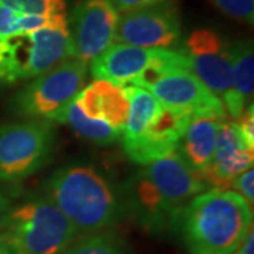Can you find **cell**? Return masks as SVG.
Listing matches in <instances>:
<instances>
[{"mask_svg": "<svg viewBox=\"0 0 254 254\" xmlns=\"http://www.w3.org/2000/svg\"><path fill=\"white\" fill-rule=\"evenodd\" d=\"M208 190L182 160L178 150L131 175L120 190L123 208L148 230L180 225L182 212L196 195Z\"/></svg>", "mask_w": 254, "mask_h": 254, "instance_id": "1", "label": "cell"}, {"mask_svg": "<svg viewBox=\"0 0 254 254\" xmlns=\"http://www.w3.org/2000/svg\"><path fill=\"white\" fill-rule=\"evenodd\" d=\"M180 227L193 254H233L253 230L252 203L235 190L210 188L190 200Z\"/></svg>", "mask_w": 254, "mask_h": 254, "instance_id": "2", "label": "cell"}, {"mask_svg": "<svg viewBox=\"0 0 254 254\" xmlns=\"http://www.w3.org/2000/svg\"><path fill=\"white\" fill-rule=\"evenodd\" d=\"M46 190L78 232H102L115 225L125 210L120 190L92 165H65L50 177Z\"/></svg>", "mask_w": 254, "mask_h": 254, "instance_id": "3", "label": "cell"}, {"mask_svg": "<svg viewBox=\"0 0 254 254\" xmlns=\"http://www.w3.org/2000/svg\"><path fill=\"white\" fill-rule=\"evenodd\" d=\"M123 88L130 103L122 134L127 157L145 165L177 150L192 118L161 105L141 86L128 83Z\"/></svg>", "mask_w": 254, "mask_h": 254, "instance_id": "4", "label": "cell"}, {"mask_svg": "<svg viewBox=\"0 0 254 254\" xmlns=\"http://www.w3.org/2000/svg\"><path fill=\"white\" fill-rule=\"evenodd\" d=\"M78 230L48 196L10 210L1 223L0 254H63Z\"/></svg>", "mask_w": 254, "mask_h": 254, "instance_id": "5", "label": "cell"}, {"mask_svg": "<svg viewBox=\"0 0 254 254\" xmlns=\"http://www.w3.org/2000/svg\"><path fill=\"white\" fill-rule=\"evenodd\" d=\"M131 85L144 88L161 105L192 119H227L220 100L190 71L180 50H163L158 60Z\"/></svg>", "mask_w": 254, "mask_h": 254, "instance_id": "6", "label": "cell"}, {"mask_svg": "<svg viewBox=\"0 0 254 254\" xmlns=\"http://www.w3.org/2000/svg\"><path fill=\"white\" fill-rule=\"evenodd\" d=\"M66 60L73 53L65 14L40 30L0 40V82L37 78Z\"/></svg>", "mask_w": 254, "mask_h": 254, "instance_id": "7", "label": "cell"}, {"mask_svg": "<svg viewBox=\"0 0 254 254\" xmlns=\"http://www.w3.org/2000/svg\"><path fill=\"white\" fill-rule=\"evenodd\" d=\"M55 144L54 122L33 119L0 126V180L18 181L48 164Z\"/></svg>", "mask_w": 254, "mask_h": 254, "instance_id": "8", "label": "cell"}, {"mask_svg": "<svg viewBox=\"0 0 254 254\" xmlns=\"http://www.w3.org/2000/svg\"><path fill=\"white\" fill-rule=\"evenodd\" d=\"M89 65L66 60L37 76L14 99L18 115L31 119L54 120L55 116L81 92Z\"/></svg>", "mask_w": 254, "mask_h": 254, "instance_id": "9", "label": "cell"}, {"mask_svg": "<svg viewBox=\"0 0 254 254\" xmlns=\"http://www.w3.org/2000/svg\"><path fill=\"white\" fill-rule=\"evenodd\" d=\"M180 51L188 60L190 71L220 100L226 112L233 96L232 41L210 28H199L190 33Z\"/></svg>", "mask_w": 254, "mask_h": 254, "instance_id": "10", "label": "cell"}, {"mask_svg": "<svg viewBox=\"0 0 254 254\" xmlns=\"http://www.w3.org/2000/svg\"><path fill=\"white\" fill-rule=\"evenodd\" d=\"M180 37L181 18L168 1L119 14L113 43L140 48L171 50L178 44Z\"/></svg>", "mask_w": 254, "mask_h": 254, "instance_id": "11", "label": "cell"}, {"mask_svg": "<svg viewBox=\"0 0 254 254\" xmlns=\"http://www.w3.org/2000/svg\"><path fill=\"white\" fill-rule=\"evenodd\" d=\"M119 13L110 0H82L68 20L73 60L89 64L113 44Z\"/></svg>", "mask_w": 254, "mask_h": 254, "instance_id": "12", "label": "cell"}, {"mask_svg": "<svg viewBox=\"0 0 254 254\" xmlns=\"http://www.w3.org/2000/svg\"><path fill=\"white\" fill-rule=\"evenodd\" d=\"M253 161L254 148L246 144L235 122L225 119L219 126L210 163L195 175L208 188L230 190L232 180L253 168Z\"/></svg>", "mask_w": 254, "mask_h": 254, "instance_id": "13", "label": "cell"}, {"mask_svg": "<svg viewBox=\"0 0 254 254\" xmlns=\"http://www.w3.org/2000/svg\"><path fill=\"white\" fill-rule=\"evenodd\" d=\"M165 48H140L113 43L91 63V72L98 81L125 86L134 82L158 60Z\"/></svg>", "mask_w": 254, "mask_h": 254, "instance_id": "14", "label": "cell"}, {"mask_svg": "<svg viewBox=\"0 0 254 254\" xmlns=\"http://www.w3.org/2000/svg\"><path fill=\"white\" fill-rule=\"evenodd\" d=\"M85 116L102 120L123 134L128 118V98L123 86L108 81H95L75 96Z\"/></svg>", "mask_w": 254, "mask_h": 254, "instance_id": "15", "label": "cell"}, {"mask_svg": "<svg viewBox=\"0 0 254 254\" xmlns=\"http://www.w3.org/2000/svg\"><path fill=\"white\" fill-rule=\"evenodd\" d=\"M222 118L192 119L177 147L182 160L193 174L205 170L213 157L215 143Z\"/></svg>", "mask_w": 254, "mask_h": 254, "instance_id": "16", "label": "cell"}, {"mask_svg": "<svg viewBox=\"0 0 254 254\" xmlns=\"http://www.w3.org/2000/svg\"><path fill=\"white\" fill-rule=\"evenodd\" d=\"M233 55V96L226 108V118L236 120L253 103L254 53L250 41H232Z\"/></svg>", "mask_w": 254, "mask_h": 254, "instance_id": "17", "label": "cell"}, {"mask_svg": "<svg viewBox=\"0 0 254 254\" xmlns=\"http://www.w3.org/2000/svg\"><path fill=\"white\" fill-rule=\"evenodd\" d=\"M53 122L68 125L78 136L96 145H109L122 138V133L108 123L85 116L75 98L55 116Z\"/></svg>", "mask_w": 254, "mask_h": 254, "instance_id": "18", "label": "cell"}, {"mask_svg": "<svg viewBox=\"0 0 254 254\" xmlns=\"http://www.w3.org/2000/svg\"><path fill=\"white\" fill-rule=\"evenodd\" d=\"M63 254H133L126 243L112 232H96L75 239Z\"/></svg>", "mask_w": 254, "mask_h": 254, "instance_id": "19", "label": "cell"}, {"mask_svg": "<svg viewBox=\"0 0 254 254\" xmlns=\"http://www.w3.org/2000/svg\"><path fill=\"white\" fill-rule=\"evenodd\" d=\"M57 17L48 18L43 16L20 14L14 10L0 6V40L18 34V33H31V31L40 30L51 24Z\"/></svg>", "mask_w": 254, "mask_h": 254, "instance_id": "20", "label": "cell"}, {"mask_svg": "<svg viewBox=\"0 0 254 254\" xmlns=\"http://www.w3.org/2000/svg\"><path fill=\"white\" fill-rule=\"evenodd\" d=\"M0 6L28 16L51 18L66 14L65 0H0Z\"/></svg>", "mask_w": 254, "mask_h": 254, "instance_id": "21", "label": "cell"}, {"mask_svg": "<svg viewBox=\"0 0 254 254\" xmlns=\"http://www.w3.org/2000/svg\"><path fill=\"white\" fill-rule=\"evenodd\" d=\"M212 3L229 17L253 24L254 0H212Z\"/></svg>", "mask_w": 254, "mask_h": 254, "instance_id": "22", "label": "cell"}, {"mask_svg": "<svg viewBox=\"0 0 254 254\" xmlns=\"http://www.w3.org/2000/svg\"><path fill=\"white\" fill-rule=\"evenodd\" d=\"M254 170L250 168L240 175H237L236 178H233L230 182V190H235L236 193L242 195L249 203L253 205L254 200Z\"/></svg>", "mask_w": 254, "mask_h": 254, "instance_id": "23", "label": "cell"}, {"mask_svg": "<svg viewBox=\"0 0 254 254\" xmlns=\"http://www.w3.org/2000/svg\"><path fill=\"white\" fill-rule=\"evenodd\" d=\"M242 138L249 147L254 148V109L253 103L247 106V109L240 115V118L233 120Z\"/></svg>", "mask_w": 254, "mask_h": 254, "instance_id": "24", "label": "cell"}, {"mask_svg": "<svg viewBox=\"0 0 254 254\" xmlns=\"http://www.w3.org/2000/svg\"><path fill=\"white\" fill-rule=\"evenodd\" d=\"M112 4L115 6V9L118 10L119 14H123L127 11H133V10L144 9V7H151L157 4H163L168 3L170 0H110Z\"/></svg>", "mask_w": 254, "mask_h": 254, "instance_id": "25", "label": "cell"}, {"mask_svg": "<svg viewBox=\"0 0 254 254\" xmlns=\"http://www.w3.org/2000/svg\"><path fill=\"white\" fill-rule=\"evenodd\" d=\"M196 254H212V253H196Z\"/></svg>", "mask_w": 254, "mask_h": 254, "instance_id": "26", "label": "cell"}]
</instances>
